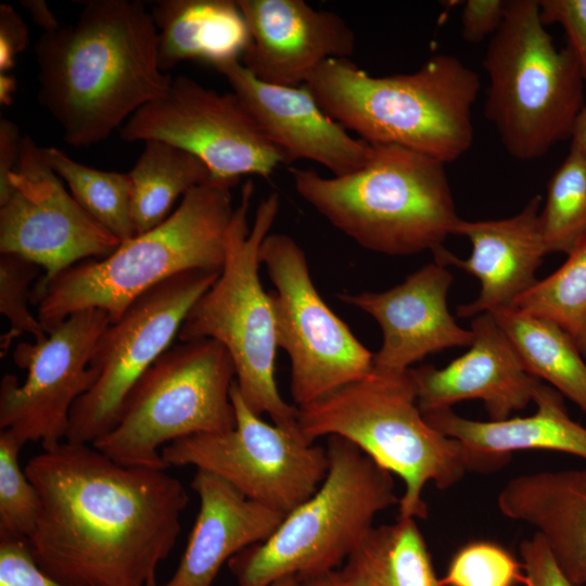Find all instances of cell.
Returning a JSON list of instances; mask_svg holds the SVG:
<instances>
[{
    "mask_svg": "<svg viewBox=\"0 0 586 586\" xmlns=\"http://www.w3.org/2000/svg\"><path fill=\"white\" fill-rule=\"evenodd\" d=\"M24 470L40 500L27 543L47 574L71 586H156L189 502L178 479L68 441Z\"/></svg>",
    "mask_w": 586,
    "mask_h": 586,
    "instance_id": "cell-1",
    "label": "cell"
},
{
    "mask_svg": "<svg viewBox=\"0 0 586 586\" xmlns=\"http://www.w3.org/2000/svg\"><path fill=\"white\" fill-rule=\"evenodd\" d=\"M157 48L153 15L140 1L90 0L73 25L41 35L38 101L67 144L106 140L168 91L174 78L160 68Z\"/></svg>",
    "mask_w": 586,
    "mask_h": 586,
    "instance_id": "cell-2",
    "label": "cell"
},
{
    "mask_svg": "<svg viewBox=\"0 0 586 586\" xmlns=\"http://www.w3.org/2000/svg\"><path fill=\"white\" fill-rule=\"evenodd\" d=\"M322 111L372 145H396L444 164L473 142L479 74L451 54L411 73L371 76L349 59L322 63L305 82Z\"/></svg>",
    "mask_w": 586,
    "mask_h": 586,
    "instance_id": "cell-3",
    "label": "cell"
},
{
    "mask_svg": "<svg viewBox=\"0 0 586 586\" xmlns=\"http://www.w3.org/2000/svg\"><path fill=\"white\" fill-rule=\"evenodd\" d=\"M239 179L211 177L188 191L153 229L125 241L106 257L77 263L54 277L38 297L47 333L72 314L100 308L117 321L141 294L193 269H221Z\"/></svg>",
    "mask_w": 586,
    "mask_h": 586,
    "instance_id": "cell-4",
    "label": "cell"
},
{
    "mask_svg": "<svg viewBox=\"0 0 586 586\" xmlns=\"http://www.w3.org/2000/svg\"><path fill=\"white\" fill-rule=\"evenodd\" d=\"M444 163L396 146L373 145L369 162L344 175L291 170L294 189L334 228L368 251L432 253L461 219Z\"/></svg>",
    "mask_w": 586,
    "mask_h": 586,
    "instance_id": "cell-5",
    "label": "cell"
},
{
    "mask_svg": "<svg viewBox=\"0 0 586 586\" xmlns=\"http://www.w3.org/2000/svg\"><path fill=\"white\" fill-rule=\"evenodd\" d=\"M297 408L298 429L308 442L341 436L403 480L398 517L425 519V485L433 482L446 489L473 471L463 444L424 419L410 369L372 370L361 380Z\"/></svg>",
    "mask_w": 586,
    "mask_h": 586,
    "instance_id": "cell-6",
    "label": "cell"
},
{
    "mask_svg": "<svg viewBox=\"0 0 586 586\" xmlns=\"http://www.w3.org/2000/svg\"><path fill=\"white\" fill-rule=\"evenodd\" d=\"M254 186L241 190L228 233L220 273L193 304L178 333L179 342L213 339L229 353L235 383L245 404L273 424L298 429V408L285 402L276 381L277 330L271 294L259 277V249L279 213L280 199H264L249 226Z\"/></svg>",
    "mask_w": 586,
    "mask_h": 586,
    "instance_id": "cell-7",
    "label": "cell"
},
{
    "mask_svg": "<svg viewBox=\"0 0 586 586\" xmlns=\"http://www.w3.org/2000/svg\"><path fill=\"white\" fill-rule=\"evenodd\" d=\"M329 470L318 489L289 512L265 542L227 562L237 586H269L289 576L337 570L373 527L398 505L392 473L349 441L328 436Z\"/></svg>",
    "mask_w": 586,
    "mask_h": 586,
    "instance_id": "cell-8",
    "label": "cell"
},
{
    "mask_svg": "<svg viewBox=\"0 0 586 586\" xmlns=\"http://www.w3.org/2000/svg\"><path fill=\"white\" fill-rule=\"evenodd\" d=\"M483 67L488 77L484 114L512 157L534 161L571 139L586 81L570 48L553 43L538 0L507 1Z\"/></svg>",
    "mask_w": 586,
    "mask_h": 586,
    "instance_id": "cell-9",
    "label": "cell"
},
{
    "mask_svg": "<svg viewBox=\"0 0 586 586\" xmlns=\"http://www.w3.org/2000/svg\"><path fill=\"white\" fill-rule=\"evenodd\" d=\"M232 359L213 339L166 349L130 391L116 425L94 444L125 466L166 470L162 449L187 436L235 426Z\"/></svg>",
    "mask_w": 586,
    "mask_h": 586,
    "instance_id": "cell-10",
    "label": "cell"
},
{
    "mask_svg": "<svg viewBox=\"0 0 586 586\" xmlns=\"http://www.w3.org/2000/svg\"><path fill=\"white\" fill-rule=\"evenodd\" d=\"M275 286L270 292L278 347L290 358V392L303 407L373 369L371 353L321 298L303 249L285 233H269L259 249Z\"/></svg>",
    "mask_w": 586,
    "mask_h": 586,
    "instance_id": "cell-11",
    "label": "cell"
},
{
    "mask_svg": "<svg viewBox=\"0 0 586 586\" xmlns=\"http://www.w3.org/2000/svg\"><path fill=\"white\" fill-rule=\"evenodd\" d=\"M234 429L177 440L162 449L169 467L192 466L218 475L245 497L288 514L321 485L329 470L327 448L308 442L300 429L270 424L230 391Z\"/></svg>",
    "mask_w": 586,
    "mask_h": 586,
    "instance_id": "cell-12",
    "label": "cell"
},
{
    "mask_svg": "<svg viewBox=\"0 0 586 586\" xmlns=\"http://www.w3.org/2000/svg\"><path fill=\"white\" fill-rule=\"evenodd\" d=\"M220 270L193 269L161 282L104 329L90 360L97 380L73 406L65 441L92 445L116 425L132 387L170 347L190 308Z\"/></svg>",
    "mask_w": 586,
    "mask_h": 586,
    "instance_id": "cell-13",
    "label": "cell"
},
{
    "mask_svg": "<svg viewBox=\"0 0 586 586\" xmlns=\"http://www.w3.org/2000/svg\"><path fill=\"white\" fill-rule=\"evenodd\" d=\"M119 244L65 190L42 148L23 135L16 166L0 175V252L21 255L43 269L31 303L65 269L106 257Z\"/></svg>",
    "mask_w": 586,
    "mask_h": 586,
    "instance_id": "cell-14",
    "label": "cell"
},
{
    "mask_svg": "<svg viewBox=\"0 0 586 586\" xmlns=\"http://www.w3.org/2000/svg\"><path fill=\"white\" fill-rule=\"evenodd\" d=\"M124 141L162 140L199 157L213 177L268 179L288 164L233 92L218 93L180 75L168 91L122 127Z\"/></svg>",
    "mask_w": 586,
    "mask_h": 586,
    "instance_id": "cell-15",
    "label": "cell"
},
{
    "mask_svg": "<svg viewBox=\"0 0 586 586\" xmlns=\"http://www.w3.org/2000/svg\"><path fill=\"white\" fill-rule=\"evenodd\" d=\"M110 323L106 311L87 308L67 317L46 341L20 343L13 359L27 377L22 384L14 374L1 379V431L22 445L38 442L42 449L64 442L73 406L97 380L90 360Z\"/></svg>",
    "mask_w": 586,
    "mask_h": 586,
    "instance_id": "cell-16",
    "label": "cell"
},
{
    "mask_svg": "<svg viewBox=\"0 0 586 586\" xmlns=\"http://www.w3.org/2000/svg\"><path fill=\"white\" fill-rule=\"evenodd\" d=\"M288 164L308 160L344 176L364 167L373 145L329 117L305 85L284 87L258 79L240 61L215 67Z\"/></svg>",
    "mask_w": 586,
    "mask_h": 586,
    "instance_id": "cell-17",
    "label": "cell"
},
{
    "mask_svg": "<svg viewBox=\"0 0 586 586\" xmlns=\"http://www.w3.org/2000/svg\"><path fill=\"white\" fill-rule=\"evenodd\" d=\"M453 281L446 266L434 260L388 290L337 295L370 315L382 330L372 370L404 372L428 355L471 345L473 332L461 328L447 307Z\"/></svg>",
    "mask_w": 586,
    "mask_h": 586,
    "instance_id": "cell-18",
    "label": "cell"
},
{
    "mask_svg": "<svg viewBox=\"0 0 586 586\" xmlns=\"http://www.w3.org/2000/svg\"><path fill=\"white\" fill-rule=\"evenodd\" d=\"M251 43L242 64L267 84L300 87L331 59H349L354 30L336 13L304 0H239Z\"/></svg>",
    "mask_w": 586,
    "mask_h": 586,
    "instance_id": "cell-19",
    "label": "cell"
},
{
    "mask_svg": "<svg viewBox=\"0 0 586 586\" xmlns=\"http://www.w3.org/2000/svg\"><path fill=\"white\" fill-rule=\"evenodd\" d=\"M471 331L474 337L468 352L446 367L410 368L422 415L479 399L489 420L500 421L533 403L542 381L526 372L493 316L473 317Z\"/></svg>",
    "mask_w": 586,
    "mask_h": 586,
    "instance_id": "cell-20",
    "label": "cell"
},
{
    "mask_svg": "<svg viewBox=\"0 0 586 586\" xmlns=\"http://www.w3.org/2000/svg\"><path fill=\"white\" fill-rule=\"evenodd\" d=\"M540 195L533 196L515 215L494 220L460 219L454 234L467 238L471 255L460 259L445 247L434 252V260L453 265L481 283L479 296L457 307L460 318L511 307L538 280L536 271L547 255L539 224Z\"/></svg>",
    "mask_w": 586,
    "mask_h": 586,
    "instance_id": "cell-21",
    "label": "cell"
},
{
    "mask_svg": "<svg viewBox=\"0 0 586 586\" xmlns=\"http://www.w3.org/2000/svg\"><path fill=\"white\" fill-rule=\"evenodd\" d=\"M190 486L200 510L177 569L160 586H212L222 564L267 540L286 515L205 470L196 469Z\"/></svg>",
    "mask_w": 586,
    "mask_h": 586,
    "instance_id": "cell-22",
    "label": "cell"
},
{
    "mask_svg": "<svg viewBox=\"0 0 586 586\" xmlns=\"http://www.w3.org/2000/svg\"><path fill=\"white\" fill-rule=\"evenodd\" d=\"M533 403L536 405L533 415L500 421L466 419L451 408L423 417L438 432L463 444L474 471L502 468L517 450H553L586 459V428L571 419L564 396L540 382Z\"/></svg>",
    "mask_w": 586,
    "mask_h": 586,
    "instance_id": "cell-23",
    "label": "cell"
},
{
    "mask_svg": "<svg viewBox=\"0 0 586 586\" xmlns=\"http://www.w3.org/2000/svg\"><path fill=\"white\" fill-rule=\"evenodd\" d=\"M497 504L504 515L537 530L574 586L586 585V470L518 475Z\"/></svg>",
    "mask_w": 586,
    "mask_h": 586,
    "instance_id": "cell-24",
    "label": "cell"
},
{
    "mask_svg": "<svg viewBox=\"0 0 586 586\" xmlns=\"http://www.w3.org/2000/svg\"><path fill=\"white\" fill-rule=\"evenodd\" d=\"M158 64L165 72L186 60L214 68L240 61L251 43L245 17L231 0H164L153 9Z\"/></svg>",
    "mask_w": 586,
    "mask_h": 586,
    "instance_id": "cell-25",
    "label": "cell"
},
{
    "mask_svg": "<svg viewBox=\"0 0 586 586\" xmlns=\"http://www.w3.org/2000/svg\"><path fill=\"white\" fill-rule=\"evenodd\" d=\"M334 574L341 586H441L412 518L373 526Z\"/></svg>",
    "mask_w": 586,
    "mask_h": 586,
    "instance_id": "cell-26",
    "label": "cell"
},
{
    "mask_svg": "<svg viewBox=\"0 0 586 586\" xmlns=\"http://www.w3.org/2000/svg\"><path fill=\"white\" fill-rule=\"evenodd\" d=\"M489 314L526 372L548 382L586 413V362L572 339L553 322L514 307Z\"/></svg>",
    "mask_w": 586,
    "mask_h": 586,
    "instance_id": "cell-27",
    "label": "cell"
},
{
    "mask_svg": "<svg viewBox=\"0 0 586 586\" xmlns=\"http://www.w3.org/2000/svg\"><path fill=\"white\" fill-rule=\"evenodd\" d=\"M143 143L142 153L128 173L137 235L163 222L179 196L212 177L199 157L179 146L162 140Z\"/></svg>",
    "mask_w": 586,
    "mask_h": 586,
    "instance_id": "cell-28",
    "label": "cell"
},
{
    "mask_svg": "<svg viewBox=\"0 0 586 586\" xmlns=\"http://www.w3.org/2000/svg\"><path fill=\"white\" fill-rule=\"evenodd\" d=\"M53 171L64 180L77 203L120 243L137 235L131 214L132 183L128 173L97 169L62 150L42 148Z\"/></svg>",
    "mask_w": 586,
    "mask_h": 586,
    "instance_id": "cell-29",
    "label": "cell"
},
{
    "mask_svg": "<svg viewBox=\"0 0 586 586\" xmlns=\"http://www.w3.org/2000/svg\"><path fill=\"white\" fill-rule=\"evenodd\" d=\"M566 256L555 272L537 281L511 307L557 324L586 360V240Z\"/></svg>",
    "mask_w": 586,
    "mask_h": 586,
    "instance_id": "cell-30",
    "label": "cell"
},
{
    "mask_svg": "<svg viewBox=\"0 0 586 586\" xmlns=\"http://www.w3.org/2000/svg\"><path fill=\"white\" fill-rule=\"evenodd\" d=\"M547 254L568 255L586 240V156L570 150L551 176L539 213Z\"/></svg>",
    "mask_w": 586,
    "mask_h": 586,
    "instance_id": "cell-31",
    "label": "cell"
},
{
    "mask_svg": "<svg viewBox=\"0 0 586 586\" xmlns=\"http://www.w3.org/2000/svg\"><path fill=\"white\" fill-rule=\"evenodd\" d=\"M24 445L0 431V537L27 539L34 532L40 509L38 493L20 467Z\"/></svg>",
    "mask_w": 586,
    "mask_h": 586,
    "instance_id": "cell-32",
    "label": "cell"
},
{
    "mask_svg": "<svg viewBox=\"0 0 586 586\" xmlns=\"http://www.w3.org/2000/svg\"><path fill=\"white\" fill-rule=\"evenodd\" d=\"M41 269L21 255L2 253L0 256V311L10 324L1 336V356L8 352L14 339L25 333L30 334L37 343L48 337L39 319L28 308L31 302L30 284L40 276Z\"/></svg>",
    "mask_w": 586,
    "mask_h": 586,
    "instance_id": "cell-33",
    "label": "cell"
},
{
    "mask_svg": "<svg viewBox=\"0 0 586 586\" xmlns=\"http://www.w3.org/2000/svg\"><path fill=\"white\" fill-rule=\"evenodd\" d=\"M523 565L504 547L473 542L453 557L441 586H514L525 584Z\"/></svg>",
    "mask_w": 586,
    "mask_h": 586,
    "instance_id": "cell-34",
    "label": "cell"
},
{
    "mask_svg": "<svg viewBox=\"0 0 586 586\" xmlns=\"http://www.w3.org/2000/svg\"><path fill=\"white\" fill-rule=\"evenodd\" d=\"M0 586H71L47 574L27 539L0 537Z\"/></svg>",
    "mask_w": 586,
    "mask_h": 586,
    "instance_id": "cell-35",
    "label": "cell"
},
{
    "mask_svg": "<svg viewBox=\"0 0 586 586\" xmlns=\"http://www.w3.org/2000/svg\"><path fill=\"white\" fill-rule=\"evenodd\" d=\"M543 23L560 25L586 81V0H538Z\"/></svg>",
    "mask_w": 586,
    "mask_h": 586,
    "instance_id": "cell-36",
    "label": "cell"
},
{
    "mask_svg": "<svg viewBox=\"0 0 586 586\" xmlns=\"http://www.w3.org/2000/svg\"><path fill=\"white\" fill-rule=\"evenodd\" d=\"M525 586H574L555 561L543 537L535 533L520 545Z\"/></svg>",
    "mask_w": 586,
    "mask_h": 586,
    "instance_id": "cell-37",
    "label": "cell"
},
{
    "mask_svg": "<svg viewBox=\"0 0 586 586\" xmlns=\"http://www.w3.org/2000/svg\"><path fill=\"white\" fill-rule=\"evenodd\" d=\"M508 0H468L462 4L461 35L469 43L492 38L499 29Z\"/></svg>",
    "mask_w": 586,
    "mask_h": 586,
    "instance_id": "cell-38",
    "label": "cell"
},
{
    "mask_svg": "<svg viewBox=\"0 0 586 586\" xmlns=\"http://www.w3.org/2000/svg\"><path fill=\"white\" fill-rule=\"evenodd\" d=\"M29 42L28 28L17 11L10 4H0V72L15 65V58Z\"/></svg>",
    "mask_w": 586,
    "mask_h": 586,
    "instance_id": "cell-39",
    "label": "cell"
},
{
    "mask_svg": "<svg viewBox=\"0 0 586 586\" xmlns=\"http://www.w3.org/2000/svg\"><path fill=\"white\" fill-rule=\"evenodd\" d=\"M21 3L30 13L33 21L43 29V33L61 26L46 1L24 0Z\"/></svg>",
    "mask_w": 586,
    "mask_h": 586,
    "instance_id": "cell-40",
    "label": "cell"
},
{
    "mask_svg": "<svg viewBox=\"0 0 586 586\" xmlns=\"http://www.w3.org/2000/svg\"><path fill=\"white\" fill-rule=\"evenodd\" d=\"M570 150L586 156V104L581 111L571 137Z\"/></svg>",
    "mask_w": 586,
    "mask_h": 586,
    "instance_id": "cell-41",
    "label": "cell"
},
{
    "mask_svg": "<svg viewBox=\"0 0 586 586\" xmlns=\"http://www.w3.org/2000/svg\"><path fill=\"white\" fill-rule=\"evenodd\" d=\"M16 90L14 76L5 73L0 74V103L10 105L13 102V94Z\"/></svg>",
    "mask_w": 586,
    "mask_h": 586,
    "instance_id": "cell-42",
    "label": "cell"
},
{
    "mask_svg": "<svg viewBox=\"0 0 586 586\" xmlns=\"http://www.w3.org/2000/svg\"><path fill=\"white\" fill-rule=\"evenodd\" d=\"M301 578L302 586H341L335 577L334 571Z\"/></svg>",
    "mask_w": 586,
    "mask_h": 586,
    "instance_id": "cell-43",
    "label": "cell"
},
{
    "mask_svg": "<svg viewBox=\"0 0 586 586\" xmlns=\"http://www.w3.org/2000/svg\"><path fill=\"white\" fill-rule=\"evenodd\" d=\"M269 586H302V578L298 575H289L276 581Z\"/></svg>",
    "mask_w": 586,
    "mask_h": 586,
    "instance_id": "cell-44",
    "label": "cell"
}]
</instances>
